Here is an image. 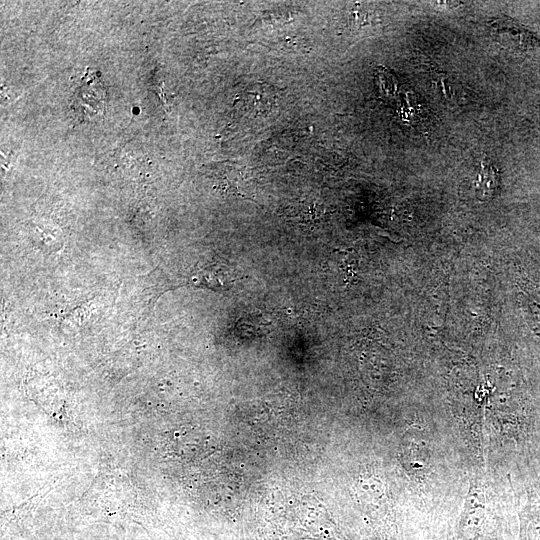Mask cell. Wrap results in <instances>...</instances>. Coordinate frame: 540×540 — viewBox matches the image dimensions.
<instances>
[{"mask_svg":"<svg viewBox=\"0 0 540 540\" xmlns=\"http://www.w3.org/2000/svg\"><path fill=\"white\" fill-rule=\"evenodd\" d=\"M429 457L425 432L417 427L409 428L401 441L400 459L403 467L409 473L417 474L426 469Z\"/></svg>","mask_w":540,"mask_h":540,"instance_id":"cell-2","label":"cell"},{"mask_svg":"<svg viewBox=\"0 0 540 540\" xmlns=\"http://www.w3.org/2000/svg\"><path fill=\"white\" fill-rule=\"evenodd\" d=\"M475 184L480 198L486 200L494 196L498 186V174L488 160H482Z\"/></svg>","mask_w":540,"mask_h":540,"instance_id":"cell-5","label":"cell"},{"mask_svg":"<svg viewBox=\"0 0 540 540\" xmlns=\"http://www.w3.org/2000/svg\"><path fill=\"white\" fill-rule=\"evenodd\" d=\"M317 503L304 502L274 514L261 532L262 540H345Z\"/></svg>","mask_w":540,"mask_h":540,"instance_id":"cell-1","label":"cell"},{"mask_svg":"<svg viewBox=\"0 0 540 540\" xmlns=\"http://www.w3.org/2000/svg\"><path fill=\"white\" fill-rule=\"evenodd\" d=\"M520 531L518 540H540V501L529 500L519 514Z\"/></svg>","mask_w":540,"mask_h":540,"instance_id":"cell-3","label":"cell"},{"mask_svg":"<svg viewBox=\"0 0 540 540\" xmlns=\"http://www.w3.org/2000/svg\"><path fill=\"white\" fill-rule=\"evenodd\" d=\"M192 280L196 286L199 284L215 291H221L227 289L234 282L235 277L231 275L227 267L212 265L196 273Z\"/></svg>","mask_w":540,"mask_h":540,"instance_id":"cell-4","label":"cell"}]
</instances>
